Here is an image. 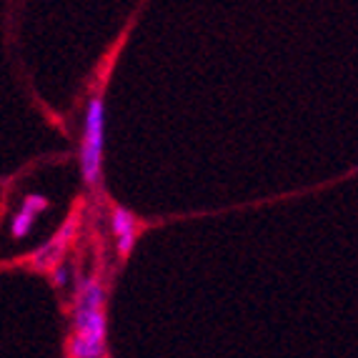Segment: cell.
<instances>
[{
    "mask_svg": "<svg viewBox=\"0 0 358 358\" xmlns=\"http://www.w3.org/2000/svg\"><path fill=\"white\" fill-rule=\"evenodd\" d=\"M103 145H106V101H103V90H96L85 106L83 136H80V148H78L80 176H83V183L93 191L101 188Z\"/></svg>",
    "mask_w": 358,
    "mask_h": 358,
    "instance_id": "6da1fadb",
    "label": "cell"
},
{
    "mask_svg": "<svg viewBox=\"0 0 358 358\" xmlns=\"http://www.w3.org/2000/svg\"><path fill=\"white\" fill-rule=\"evenodd\" d=\"M78 228H80V213L73 210V213L68 215V221L60 226V231L55 233L48 243H43L41 248H36V251H30L28 256H25V261L30 263V268L41 271V273H50V271H55L58 266H63V258H66L68 248L76 243Z\"/></svg>",
    "mask_w": 358,
    "mask_h": 358,
    "instance_id": "7a4b0ae2",
    "label": "cell"
},
{
    "mask_svg": "<svg viewBox=\"0 0 358 358\" xmlns=\"http://www.w3.org/2000/svg\"><path fill=\"white\" fill-rule=\"evenodd\" d=\"M110 231H113V236H115V251H118L120 261H126L133 248H136V241H138L136 213L115 203L113 208H110Z\"/></svg>",
    "mask_w": 358,
    "mask_h": 358,
    "instance_id": "3957f363",
    "label": "cell"
},
{
    "mask_svg": "<svg viewBox=\"0 0 358 358\" xmlns=\"http://www.w3.org/2000/svg\"><path fill=\"white\" fill-rule=\"evenodd\" d=\"M73 336L85 341H101V343H108V318L106 310H85V308H73Z\"/></svg>",
    "mask_w": 358,
    "mask_h": 358,
    "instance_id": "277c9868",
    "label": "cell"
},
{
    "mask_svg": "<svg viewBox=\"0 0 358 358\" xmlns=\"http://www.w3.org/2000/svg\"><path fill=\"white\" fill-rule=\"evenodd\" d=\"M45 208H48V198L41 196V193H28V196L23 198V203H20V210L13 215V223H10L13 238H25V236L33 231L36 215L43 213Z\"/></svg>",
    "mask_w": 358,
    "mask_h": 358,
    "instance_id": "5b68a950",
    "label": "cell"
},
{
    "mask_svg": "<svg viewBox=\"0 0 358 358\" xmlns=\"http://www.w3.org/2000/svg\"><path fill=\"white\" fill-rule=\"evenodd\" d=\"M106 286L101 283L98 275H85L76 286V296H73V308H85V310H106Z\"/></svg>",
    "mask_w": 358,
    "mask_h": 358,
    "instance_id": "8992f818",
    "label": "cell"
},
{
    "mask_svg": "<svg viewBox=\"0 0 358 358\" xmlns=\"http://www.w3.org/2000/svg\"><path fill=\"white\" fill-rule=\"evenodd\" d=\"M48 278H50V286L53 288H66L68 278H71V271H68V266L63 263V266H58L55 271H50Z\"/></svg>",
    "mask_w": 358,
    "mask_h": 358,
    "instance_id": "52a82bcc",
    "label": "cell"
}]
</instances>
